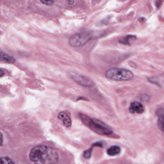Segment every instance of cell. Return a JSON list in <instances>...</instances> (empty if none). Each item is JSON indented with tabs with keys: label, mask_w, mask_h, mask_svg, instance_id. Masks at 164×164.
Segmentation results:
<instances>
[{
	"label": "cell",
	"mask_w": 164,
	"mask_h": 164,
	"mask_svg": "<svg viewBox=\"0 0 164 164\" xmlns=\"http://www.w3.org/2000/svg\"><path fill=\"white\" fill-rule=\"evenodd\" d=\"M29 158L36 164H56L59 162V157L54 148L45 145H40L31 150Z\"/></svg>",
	"instance_id": "6da1fadb"
},
{
	"label": "cell",
	"mask_w": 164,
	"mask_h": 164,
	"mask_svg": "<svg viewBox=\"0 0 164 164\" xmlns=\"http://www.w3.org/2000/svg\"><path fill=\"white\" fill-rule=\"evenodd\" d=\"M80 118L85 124L95 133L103 135H109L112 133V129L99 120L90 118L82 114H80Z\"/></svg>",
	"instance_id": "7a4b0ae2"
},
{
	"label": "cell",
	"mask_w": 164,
	"mask_h": 164,
	"mask_svg": "<svg viewBox=\"0 0 164 164\" xmlns=\"http://www.w3.org/2000/svg\"><path fill=\"white\" fill-rule=\"evenodd\" d=\"M106 76L110 80L116 81H128L133 78V74L127 69L113 68L106 72Z\"/></svg>",
	"instance_id": "3957f363"
},
{
	"label": "cell",
	"mask_w": 164,
	"mask_h": 164,
	"mask_svg": "<svg viewBox=\"0 0 164 164\" xmlns=\"http://www.w3.org/2000/svg\"><path fill=\"white\" fill-rule=\"evenodd\" d=\"M92 36L89 32H80L75 34L69 40L70 44L75 47H80L84 45L91 39Z\"/></svg>",
	"instance_id": "277c9868"
},
{
	"label": "cell",
	"mask_w": 164,
	"mask_h": 164,
	"mask_svg": "<svg viewBox=\"0 0 164 164\" xmlns=\"http://www.w3.org/2000/svg\"><path fill=\"white\" fill-rule=\"evenodd\" d=\"M71 77H72L76 82L80 84L82 86L90 87L94 86V83L91 79L88 78L87 77L79 75L78 74L73 73L71 74Z\"/></svg>",
	"instance_id": "5b68a950"
},
{
	"label": "cell",
	"mask_w": 164,
	"mask_h": 164,
	"mask_svg": "<svg viewBox=\"0 0 164 164\" xmlns=\"http://www.w3.org/2000/svg\"><path fill=\"white\" fill-rule=\"evenodd\" d=\"M129 111L131 114H141L144 112V108L141 103L138 102H134L130 104Z\"/></svg>",
	"instance_id": "8992f818"
},
{
	"label": "cell",
	"mask_w": 164,
	"mask_h": 164,
	"mask_svg": "<svg viewBox=\"0 0 164 164\" xmlns=\"http://www.w3.org/2000/svg\"><path fill=\"white\" fill-rule=\"evenodd\" d=\"M57 117L62 121L63 124L66 127H70L72 125V120L68 114L66 112H61L58 114Z\"/></svg>",
	"instance_id": "52a82bcc"
},
{
	"label": "cell",
	"mask_w": 164,
	"mask_h": 164,
	"mask_svg": "<svg viewBox=\"0 0 164 164\" xmlns=\"http://www.w3.org/2000/svg\"><path fill=\"white\" fill-rule=\"evenodd\" d=\"M136 36L129 35L123 37L119 40V42L121 44L126 45H131L136 40Z\"/></svg>",
	"instance_id": "ba28073f"
},
{
	"label": "cell",
	"mask_w": 164,
	"mask_h": 164,
	"mask_svg": "<svg viewBox=\"0 0 164 164\" xmlns=\"http://www.w3.org/2000/svg\"><path fill=\"white\" fill-rule=\"evenodd\" d=\"M120 148L118 146H113L109 148L107 151L108 155L110 156H115L118 155L120 152Z\"/></svg>",
	"instance_id": "9c48e42d"
},
{
	"label": "cell",
	"mask_w": 164,
	"mask_h": 164,
	"mask_svg": "<svg viewBox=\"0 0 164 164\" xmlns=\"http://www.w3.org/2000/svg\"><path fill=\"white\" fill-rule=\"evenodd\" d=\"M1 59L2 61L10 63V64H13V63H15V60L13 57H11L10 55L6 54H3L2 52H1Z\"/></svg>",
	"instance_id": "30bf717a"
},
{
	"label": "cell",
	"mask_w": 164,
	"mask_h": 164,
	"mask_svg": "<svg viewBox=\"0 0 164 164\" xmlns=\"http://www.w3.org/2000/svg\"><path fill=\"white\" fill-rule=\"evenodd\" d=\"M157 125L160 130L164 132V115L162 114H159L158 120H157Z\"/></svg>",
	"instance_id": "8fae6325"
},
{
	"label": "cell",
	"mask_w": 164,
	"mask_h": 164,
	"mask_svg": "<svg viewBox=\"0 0 164 164\" xmlns=\"http://www.w3.org/2000/svg\"><path fill=\"white\" fill-rule=\"evenodd\" d=\"M0 163L1 164H14L12 160L8 157H3L1 158Z\"/></svg>",
	"instance_id": "7c38bea8"
},
{
	"label": "cell",
	"mask_w": 164,
	"mask_h": 164,
	"mask_svg": "<svg viewBox=\"0 0 164 164\" xmlns=\"http://www.w3.org/2000/svg\"><path fill=\"white\" fill-rule=\"evenodd\" d=\"M92 148H91L90 149H88L87 150L84 152L83 153V156L84 158L86 159H88L89 158H91L92 154Z\"/></svg>",
	"instance_id": "4fadbf2b"
},
{
	"label": "cell",
	"mask_w": 164,
	"mask_h": 164,
	"mask_svg": "<svg viewBox=\"0 0 164 164\" xmlns=\"http://www.w3.org/2000/svg\"><path fill=\"white\" fill-rule=\"evenodd\" d=\"M42 3L46 5H51L54 3V0H39Z\"/></svg>",
	"instance_id": "5bb4252c"
},
{
	"label": "cell",
	"mask_w": 164,
	"mask_h": 164,
	"mask_svg": "<svg viewBox=\"0 0 164 164\" xmlns=\"http://www.w3.org/2000/svg\"><path fill=\"white\" fill-rule=\"evenodd\" d=\"M164 0H155V5L157 8L160 7V6L162 5Z\"/></svg>",
	"instance_id": "9a60e30c"
},
{
	"label": "cell",
	"mask_w": 164,
	"mask_h": 164,
	"mask_svg": "<svg viewBox=\"0 0 164 164\" xmlns=\"http://www.w3.org/2000/svg\"><path fill=\"white\" fill-rule=\"evenodd\" d=\"M94 146H98V147H102L104 146V144L101 142H97L93 144Z\"/></svg>",
	"instance_id": "2e32d148"
},
{
	"label": "cell",
	"mask_w": 164,
	"mask_h": 164,
	"mask_svg": "<svg viewBox=\"0 0 164 164\" xmlns=\"http://www.w3.org/2000/svg\"><path fill=\"white\" fill-rule=\"evenodd\" d=\"M1 146H2L3 145V134L1 133Z\"/></svg>",
	"instance_id": "e0dca14e"
}]
</instances>
